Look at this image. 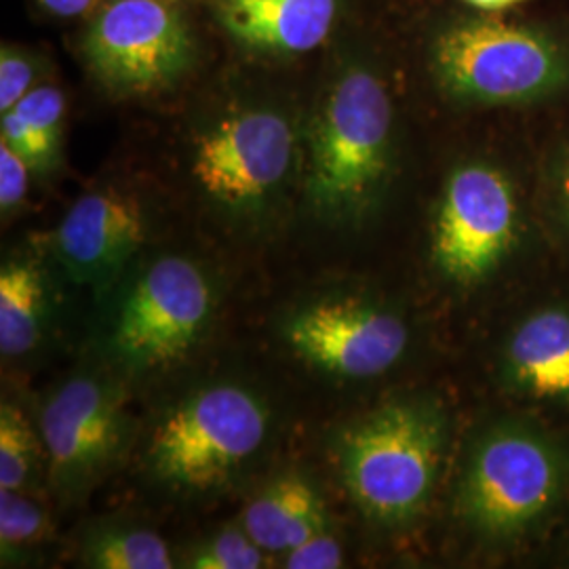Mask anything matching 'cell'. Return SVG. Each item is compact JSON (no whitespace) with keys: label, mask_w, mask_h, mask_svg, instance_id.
Masks as SVG:
<instances>
[{"label":"cell","mask_w":569,"mask_h":569,"mask_svg":"<svg viewBox=\"0 0 569 569\" xmlns=\"http://www.w3.org/2000/svg\"><path fill=\"white\" fill-rule=\"evenodd\" d=\"M39 262L7 260L0 270V352L16 359L41 345L49 326L51 293Z\"/></svg>","instance_id":"cell-16"},{"label":"cell","mask_w":569,"mask_h":569,"mask_svg":"<svg viewBox=\"0 0 569 569\" xmlns=\"http://www.w3.org/2000/svg\"><path fill=\"white\" fill-rule=\"evenodd\" d=\"M148 239L142 204L117 190L81 197L53 237L56 258L74 283L106 289Z\"/></svg>","instance_id":"cell-12"},{"label":"cell","mask_w":569,"mask_h":569,"mask_svg":"<svg viewBox=\"0 0 569 569\" xmlns=\"http://www.w3.org/2000/svg\"><path fill=\"white\" fill-rule=\"evenodd\" d=\"M266 552L244 529H224L188 555V568L258 569L266 566Z\"/></svg>","instance_id":"cell-21"},{"label":"cell","mask_w":569,"mask_h":569,"mask_svg":"<svg viewBox=\"0 0 569 569\" xmlns=\"http://www.w3.org/2000/svg\"><path fill=\"white\" fill-rule=\"evenodd\" d=\"M42 7L61 18H74L84 13L93 0H41Z\"/></svg>","instance_id":"cell-26"},{"label":"cell","mask_w":569,"mask_h":569,"mask_svg":"<svg viewBox=\"0 0 569 569\" xmlns=\"http://www.w3.org/2000/svg\"><path fill=\"white\" fill-rule=\"evenodd\" d=\"M213 310L216 289L203 268L182 256H164L124 291L108 350L131 371L176 366L199 345Z\"/></svg>","instance_id":"cell-7"},{"label":"cell","mask_w":569,"mask_h":569,"mask_svg":"<svg viewBox=\"0 0 569 569\" xmlns=\"http://www.w3.org/2000/svg\"><path fill=\"white\" fill-rule=\"evenodd\" d=\"M84 51L108 87L148 93L182 72L190 39L180 16L163 0H117L89 28Z\"/></svg>","instance_id":"cell-11"},{"label":"cell","mask_w":569,"mask_h":569,"mask_svg":"<svg viewBox=\"0 0 569 569\" xmlns=\"http://www.w3.org/2000/svg\"><path fill=\"white\" fill-rule=\"evenodd\" d=\"M270 411L249 388L211 385L171 407L152 428L150 475L173 491L222 488L264 448Z\"/></svg>","instance_id":"cell-4"},{"label":"cell","mask_w":569,"mask_h":569,"mask_svg":"<svg viewBox=\"0 0 569 569\" xmlns=\"http://www.w3.org/2000/svg\"><path fill=\"white\" fill-rule=\"evenodd\" d=\"M500 382L521 401L569 407L568 305L542 306L510 329Z\"/></svg>","instance_id":"cell-13"},{"label":"cell","mask_w":569,"mask_h":569,"mask_svg":"<svg viewBox=\"0 0 569 569\" xmlns=\"http://www.w3.org/2000/svg\"><path fill=\"white\" fill-rule=\"evenodd\" d=\"M53 533L47 510L21 491L0 489V545L2 559L47 542Z\"/></svg>","instance_id":"cell-20"},{"label":"cell","mask_w":569,"mask_h":569,"mask_svg":"<svg viewBox=\"0 0 569 569\" xmlns=\"http://www.w3.org/2000/svg\"><path fill=\"white\" fill-rule=\"evenodd\" d=\"M41 443L20 409L2 403L0 409V489L23 491L37 477Z\"/></svg>","instance_id":"cell-19"},{"label":"cell","mask_w":569,"mask_h":569,"mask_svg":"<svg viewBox=\"0 0 569 569\" xmlns=\"http://www.w3.org/2000/svg\"><path fill=\"white\" fill-rule=\"evenodd\" d=\"M30 164L9 143L0 142V207L11 211L23 201L28 192Z\"/></svg>","instance_id":"cell-24"},{"label":"cell","mask_w":569,"mask_h":569,"mask_svg":"<svg viewBox=\"0 0 569 569\" xmlns=\"http://www.w3.org/2000/svg\"><path fill=\"white\" fill-rule=\"evenodd\" d=\"M129 413L117 382L82 373L63 382L44 403L41 432L53 486L81 493L121 460Z\"/></svg>","instance_id":"cell-9"},{"label":"cell","mask_w":569,"mask_h":569,"mask_svg":"<svg viewBox=\"0 0 569 569\" xmlns=\"http://www.w3.org/2000/svg\"><path fill=\"white\" fill-rule=\"evenodd\" d=\"M557 213L569 232V157L557 173Z\"/></svg>","instance_id":"cell-25"},{"label":"cell","mask_w":569,"mask_h":569,"mask_svg":"<svg viewBox=\"0 0 569 569\" xmlns=\"http://www.w3.org/2000/svg\"><path fill=\"white\" fill-rule=\"evenodd\" d=\"M66 102L56 87L32 89L13 110L2 114V142L9 143L37 171L58 154Z\"/></svg>","instance_id":"cell-17"},{"label":"cell","mask_w":569,"mask_h":569,"mask_svg":"<svg viewBox=\"0 0 569 569\" xmlns=\"http://www.w3.org/2000/svg\"><path fill=\"white\" fill-rule=\"evenodd\" d=\"M432 66L448 93L481 106L538 102L569 81L568 56L557 42L500 20L451 26L435 42Z\"/></svg>","instance_id":"cell-5"},{"label":"cell","mask_w":569,"mask_h":569,"mask_svg":"<svg viewBox=\"0 0 569 569\" xmlns=\"http://www.w3.org/2000/svg\"><path fill=\"white\" fill-rule=\"evenodd\" d=\"M569 493V448L523 420L489 425L470 446L456 512L470 533L517 545L545 528Z\"/></svg>","instance_id":"cell-2"},{"label":"cell","mask_w":569,"mask_h":569,"mask_svg":"<svg viewBox=\"0 0 569 569\" xmlns=\"http://www.w3.org/2000/svg\"><path fill=\"white\" fill-rule=\"evenodd\" d=\"M326 528L323 498L315 483L298 472L274 479L243 515L244 531L272 555H284Z\"/></svg>","instance_id":"cell-15"},{"label":"cell","mask_w":569,"mask_h":569,"mask_svg":"<svg viewBox=\"0 0 569 569\" xmlns=\"http://www.w3.org/2000/svg\"><path fill=\"white\" fill-rule=\"evenodd\" d=\"M293 159L283 114L243 110L209 127L192 143V178L230 213H256L281 188Z\"/></svg>","instance_id":"cell-8"},{"label":"cell","mask_w":569,"mask_h":569,"mask_svg":"<svg viewBox=\"0 0 569 569\" xmlns=\"http://www.w3.org/2000/svg\"><path fill=\"white\" fill-rule=\"evenodd\" d=\"M287 346L326 373L369 380L399 366L409 348L407 323L385 306L361 298H326L291 312Z\"/></svg>","instance_id":"cell-10"},{"label":"cell","mask_w":569,"mask_h":569,"mask_svg":"<svg viewBox=\"0 0 569 569\" xmlns=\"http://www.w3.org/2000/svg\"><path fill=\"white\" fill-rule=\"evenodd\" d=\"M82 559L96 569H169L173 557L163 538L150 529L106 526L91 531Z\"/></svg>","instance_id":"cell-18"},{"label":"cell","mask_w":569,"mask_h":569,"mask_svg":"<svg viewBox=\"0 0 569 569\" xmlns=\"http://www.w3.org/2000/svg\"><path fill=\"white\" fill-rule=\"evenodd\" d=\"M523 239V211L509 176L489 163L460 164L443 188L430 232L435 272L458 289L489 283Z\"/></svg>","instance_id":"cell-6"},{"label":"cell","mask_w":569,"mask_h":569,"mask_svg":"<svg viewBox=\"0 0 569 569\" xmlns=\"http://www.w3.org/2000/svg\"><path fill=\"white\" fill-rule=\"evenodd\" d=\"M467 2L468 4H472V7H479V9L496 11V9H505V7L523 2V0H467Z\"/></svg>","instance_id":"cell-27"},{"label":"cell","mask_w":569,"mask_h":569,"mask_svg":"<svg viewBox=\"0 0 569 569\" xmlns=\"http://www.w3.org/2000/svg\"><path fill=\"white\" fill-rule=\"evenodd\" d=\"M34 68L32 63L11 51L0 56V112L13 110L32 91Z\"/></svg>","instance_id":"cell-23"},{"label":"cell","mask_w":569,"mask_h":569,"mask_svg":"<svg viewBox=\"0 0 569 569\" xmlns=\"http://www.w3.org/2000/svg\"><path fill=\"white\" fill-rule=\"evenodd\" d=\"M448 443L446 407L430 397H406L350 422L336 439V460L367 519L406 526L427 509Z\"/></svg>","instance_id":"cell-1"},{"label":"cell","mask_w":569,"mask_h":569,"mask_svg":"<svg viewBox=\"0 0 569 569\" xmlns=\"http://www.w3.org/2000/svg\"><path fill=\"white\" fill-rule=\"evenodd\" d=\"M342 566V545L327 528L312 533L302 545L283 555V568L287 569H338Z\"/></svg>","instance_id":"cell-22"},{"label":"cell","mask_w":569,"mask_h":569,"mask_svg":"<svg viewBox=\"0 0 569 569\" xmlns=\"http://www.w3.org/2000/svg\"><path fill=\"white\" fill-rule=\"evenodd\" d=\"M392 169V106L387 87L352 70L329 91L308 133L306 194L336 224H357L378 203Z\"/></svg>","instance_id":"cell-3"},{"label":"cell","mask_w":569,"mask_h":569,"mask_svg":"<svg viewBox=\"0 0 569 569\" xmlns=\"http://www.w3.org/2000/svg\"><path fill=\"white\" fill-rule=\"evenodd\" d=\"M226 28L243 42L302 53L321 44L336 18V0H222Z\"/></svg>","instance_id":"cell-14"}]
</instances>
